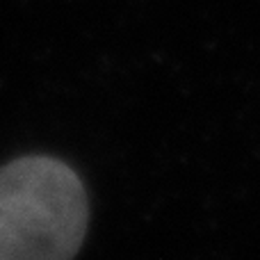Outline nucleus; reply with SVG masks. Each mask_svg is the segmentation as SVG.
<instances>
[{
  "mask_svg": "<svg viewBox=\"0 0 260 260\" xmlns=\"http://www.w3.org/2000/svg\"><path fill=\"white\" fill-rule=\"evenodd\" d=\"M89 221L82 180L53 155L0 167V260H67Z\"/></svg>",
  "mask_w": 260,
  "mask_h": 260,
  "instance_id": "nucleus-1",
  "label": "nucleus"
}]
</instances>
